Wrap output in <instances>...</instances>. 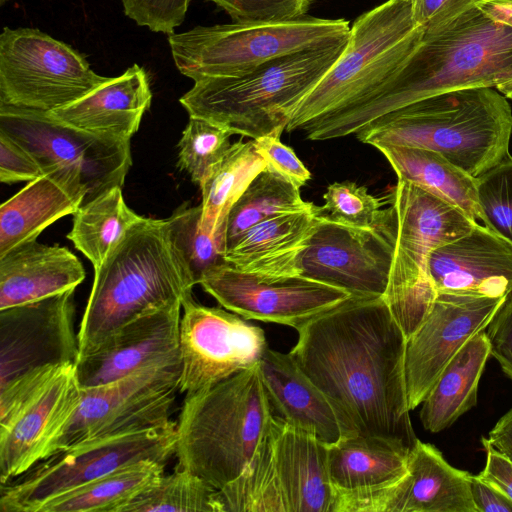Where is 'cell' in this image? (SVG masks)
Masks as SVG:
<instances>
[{
    "instance_id": "ba28073f",
    "label": "cell",
    "mask_w": 512,
    "mask_h": 512,
    "mask_svg": "<svg viewBox=\"0 0 512 512\" xmlns=\"http://www.w3.org/2000/svg\"><path fill=\"white\" fill-rule=\"evenodd\" d=\"M328 450L273 414L250 464L218 490L222 512H334Z\"/></svg>"
},
{
    "instance_id": "e0dca14e",
    "label": "cell",
    "mask_w": 512,
    "mask_h": 512,
    "mask_svg": "<svg viewBox=\"0 0 512 512\" xmlns=\"http://www.w3.org/2000/svg\"><path fill=\"white\" fill-rule=\"evenodd\" d=\"M199 284L222 307L247 320L296 330L351 297L343 288L302 274L264 278L228 263L209 270Z\"/></svg>"
},
{
    "instance_id": "ab89813d",
    "label": "cell",
    "mask_w": 512,
    "mask_h": 512,
    "mask_svg": "<svg viewBox=\"0 0 512 512\" xmlns=\"http://www.w3.org/2000/svg\"><path fill=\"white\" fill-rule=\"evenodd\" d=\"M483 224L512 243V157L477 177Z\"/></svg>"
},
{
    "instance_id": "7c38bea8",
    "label": "cell",
    "mask_w": 512,
    "mask_h": 512,
    "mask_svg": "<svg viewBox=\"0 0 512 512\" xmlns=\"http://www.w3.org/2000/svg\"><path fill=\"white\" fill-rule=\"evenodd\" d=\"M0 131L28 151L44 174L62 171L78 179L84 203L122 187L132 164L130 140L75 128L49 111L0 104Z\"/></svg>"
},
{
    "instance_id": "484cf974",
    "label": "cell",
    "mask_w": 512,
    "mask_h": 512,
    "mask_svg": "<svg viewBox=\"0 0 512 512\" xmlns=\"http://www.w3.org/2000/svg\"><path fill=\"white\" fill-rule=\"evenodd\" d=\"M320 206L273 216L249 229L225 252L231 266L264 278L301 274L303 252L321 221Z\"/></svg>"
},
{
    "instance_id": "277c9868",
    "label": "cell",
    "mask_w": 512,
    "mask_h": 512,
    "mask_svg": "<svg viewBox=\"0 0 512 512\" xmlns=\"http://www.w3.org/2000/svg\"><path fill=\"white\" fill-rule=\"evenodd\" d=\"M512 109L490 87L437 94L413 102L355 134L365 144L422 148L443 155L473 177L509 157Z\"/></svg>"
},
{
    "instance_id": "83f0119b",
    "label": "cell",
    "mask_w": 512,
    "mask_h": 512,
    "mask_svg": "<svg viewBox=\"0 0 512 512\" xmlns=\"http://www.w3.org/2000/svg\"><path fill=\"white\" fill-rule=\"evenodd\" d=\"M86 191L74 176L45 173L0 206V257L16 246L35 240L58 219L74 214Z\"/></svg>"
},
{
    "instance_id": "7a4b0ae2",
    "label": "cell",
    "mask_w": 512,
    "mask_h": 512,
    "mask_svg": "<svg viewBox=\"0 0 512 512\" xmlns=\"http://www.w3.org/2000/svg\"><path fill=\"white\" fill-rule=\"evenodd\" d=\"M512 81V28L476 5L432 29L397 72L356 108L305 129L309 140L355 135L378 118L413 102L469 88Z\"/></svg>"
},
{
    "instance_id": "836d02e7",
    "label": "cell",
    "mask_w": 512,
    "mask_h": 512,
    "mask_svg": "<svg viewBox=\"0 0 512 512\" xmlns=\"http://www.w3.org/2000/svg\"><path fill=\"white\" fill-rule=\"evenodd\" d=\"M300 188L266 166L230 208L225 222V252L253 226L283 213L311 210Z\"/></svg>"
},
{
    "instance_id": "74e56055",
    "label": "cell",
    "mask_w": 512,
    "mask_h": 512,
    "mask_svg": "<svg viewBox=\"0 0 512 512\" xmlns=\"http://www.w3.org/2000/svg\"><path fill=\"white\" fill-rule=\"evenodd\" d=\"M232 135L215 123L190 116L178 143L179 166L200 186L231 146Z\"/></svg>"
},
{
    "instance_id": "8992f818",
    "label": "cell",
    "mask_w": 512,
    "mask_h": 512,
    "mask_svg": "<svg viewBox=\"0 0 512 512\" xmlns=\"http://www.w3.org/2000/svg\"><path fill=\"white\" fill-rule=\"evenodd\" d=\"M348 37L280 56L239 76L197 81L180 103L189 116L232 134L251 139L281 135L301 101L340 57Z\"/></svg>"
},
{
    "instance_id": "816d5d0a",
    "label": "cell",
    "mask_w": 512,
    "mask_h": 512,
    "mask_svg": "<svg viewBox=\"0 0 512 512\" xmlns=\"http://www.w3.org/2000/svg\"><path fill=\"white\" fill-rule=\"evenodd\" d=\"M497 90L506 98L512 99V81L499 86Z\"/></svg>"
},
{
    "instance_id": "ee69618b",
    "label": "cell",
    "mask_w": 512,
    "mask_h": 512,
    "mask_svg": "<svg viewBox=\"0 0 512 512\" xmlns=\"http://www.w3.org/2000/svg\"><path fill=\"white\" fill-rule=\"evenodd\" d=\"M43 174L33 156L0 131V181L5 184L31 182Z\"/></svg>"
},
{
    "instance_id": "d590c367",
    "label": "cell",
    "mask_w": 512,
    "mask_h": 512,
    "mask_svg": "<svg viewBox=\"0 0 512 512\" xmlns=\"http://www.w3.org/2000/svg\"><path fill=\"white\" fill-rule=\"evenodd\" d=\"M201 205H180L165 219L169 237L185 264L194 284H199L212 268L227 263L225 260V223L215 234L201 225Z\"/></svg>"
},
{
    "instance_id": "d6a6232c",
    "label": "cell",
    "mask_w": 512,
    "mask_h": 512,
    "mask_svg": "<svg viewBox=\"0 0 512 512\" xmlns=\"http://www.w3.org/2000/svg\"><path fill=\"white\" fill-rule=\"evenodd\" d=\"M266 166L253 139L232 143L200 185L203 229L215 234L226 222L230 208Z\"/></svg>"
},
{
    "instance_id": "f907efd6",
    "label": "cell",
    "mask_w": 512,
    "mask_h": 512,
    "mask_svg": "<svg viewBox=\"0 0 512 512\" xmlns=\"http://www.w3.org/2000/svg\"><path fill=\"white\" fill-rule=\"evenodd\" d=\"M475 5L493 21L512 28V0H479Z\"/></svg>"
},
{
    "instance_id": "7bdbcfd3",
    "label": "cell",
    "mask_w": 512,
    "mask_h": 512,
    "mask_svg": "<svg viewBox=\"0 0 512 512\" xmlns=\"http://www.w3.org/2000/svg\"><path fill=\"white\" fill-rule=\"evenodd\" d=\"M280 136L269 134L253 139L256 150L268 168L301 188L311 179V173L294 150L281 142Z\"/></svg>"
},
{
    "instance_id": "5bb4252c",
    "label": "cell",
    "mask_w": 512,
    "mask_h": 512,
    "mask_svg": "<svg viewBox=\"0 0 512 512\" xmlns=\"http://www.w3.org/2000/svg\"><path fill=\"white\" fill-rule=\"evenodd\" d=\"M180 375L181 362L164 363L107 384L82 388L79 405L49 455L94 437L174 424L170 415Z\"/></svg>"
},
{
    "instance_id": "9a60e30c",
    "label": "cell",
    "mask_w": 512,
    "mask_h": 512,
    "mask_svg": "<svg viewBox=\"0 0 512 512\" xmlns=\"http://www.w3.org/2000/svg\"><path fill=\"white\" fill-rule=\"evenodd\" d=\"M396 236L397 218L391 204L385 217L368 227L344 224L322 214L300 258V272L343 288L351 296L382 297L389 281Z\"/></svg>"
},
{
    "instance_id": "ac0fdd59",
    "label": "cell",
    "mask_w": 512,
    "mask_h": 512,
    "mask_svg": "<svg viewBox=\"0 0 512 512\" xmlns=\"http://www.w3.org/2000/svg\"><path fill=\"white\" fill-rule=\"evenodd\" d=\"M506 297L438 293L425 320L406 342L405 382L410 411L424 401L464 344L487 328Z\"/></svg>"
},
{
    "instance_id": "cb8c5ba5",
    "label": "cell",
    "mask_w": 512,
    "mask_h": 512,
    "mask_svg": "<svg viewBox=\"0 0 512 512\" xmlns=\"http://www.w3.org/2000/svg\"><path fill=\"white\" fill-rule=\"evenodd\" d=\"M259 367L275 416L328 445L357 434L290 353L267 348Z\"/></svg>"
},
{
    "instance_id": "5b68a950",
    "label": "cell",
    "mask_w": 512,
    "mask_h": 512,
    "mask_svg": "<svg viewBox=\"0 0 512 512\" xmlns=\"http://www.w3.org/2000/svg\"><path fill=\"white\" fill-rule=\"evenodd\" d=\"M272 418L259 362L186 395L176 422V469L222 489L250 464Z\"/></svg>"
},
{
    "instance_id": "9c48e42d",
    "label": "cell",
    "mask_w": 512,
    "mask_h": 512,
    "mask_svg": "<svg viewBox=\"0 0 512 512\" xmlns=\"http://www.w3.org/2000/svg\"><path fill=\"white\" fill-rule=\"evenodd\" d=\"M387 197L396 213L397 236L382 297L409 338L423 323L438 295L429 274L431 253L465 235L478 222L405 180L398 179Z\"/></svg>"
},
{
    "instance_id": "f6af8a7d",
    "label": "cell",
    "mask_w": 512,
    "mask_h": 512,
    "mask_svg": "<svg viewBox=\"0 0 512 512\" xmlns=\"http://www.w3.org/2000/svg\"><path fill=\"white\" fill-rule=\"evenodd\" d=\"M490 355L512 379V292L505 298L487 326Z\"/></svg>"
},
{
    "instance_id": "8d00e7d4",
    "label": "cell",
    "mask_w": 512,
    "mask_h": 512,
    "mask_svg": "<svg viewBox=\"0 0 512 512\" xmlns=\"http://www.w3.org/2000/svg\"><path fill=\"white\" fill-rule=\"evenodd\" d=\"M222 512L218 490L196 474L175 469L125 505L120 512Z\"/></svg>"
},
{
    "instance_id": "7dc6e473",
    "label": "cell",
    "mask_w": 512,
    "mask_h": 512,
    "mask_svg": "<svg viewBox=\"0 0 512 512\" xmlns=\"http://www.w3.org/2000/svg\"><path fill=\"white\" fill-rule=\"evenodd\" d=\"M482 444L486 452V462L478 477L512 501V461L497 451L487 438H482Z\"/></svg>"
},
{
    "instance_id": "603a6c76",
    "label": "cell",
    "mask_w": 512,
    "mask_h": 512,
    "mask_svg": "<svg viewBox=\"0 0 512 512\" xmlns=\"http://www.w3.org/2000/svg\"><path fill=\"white\" fill-rule=\"evenodd\" d=\"M428 268L437 293L506 297L512 292V243L477 223L436 248Z\"/></svg>"
},
{
    "instance_id": "c3c4849f",
    "label": "cell",
    "mask_w": 512,
    "mask_h": 512,
    "mask_svg": "<svg viewBox=\"0 0 512 512\" xmlns=\"http://www.w3.org/2000/svg\"><path fill=\"white\" fill-rule=\"evenodd\" d=\"M470 488L477 512H512V501L478 475H470Z\"/></svg>"
},
{
    "instance_id": "bcb514c9",
    "label": "cell",
    "mask_w": 512,
    "mask_h": 512,
    "mask_svg": "<svg viewBox=\"0 0 512 512\" xmlns=\"http://www.w3.org/2000/svg\"><path fill=\"white\" fill-rule=\"evenodd\" d=\"M417 25L432 29L474 6L479 0H406Z\"/></svg>"
},
{
    "instance_id": "4316f807",
    "label": "cell",
    "mask_w": 512,
    "mask_h": 512,
    "mask_svg": "<svg viewBox=\"0 0 512 512\" xmlns=\"http://www.w3.org/2000/svg\"><path fill=\"white\" fill-rule=\"evenodd\" d=\"M84 279L82 263L68 248L22 243L0 257V310L75 290Z\"/></svg>"
},
{
    "instance_id": "f1b7e54d",
    "label": "cell",
    "mask_w": 512,
    "mask_h": 512,
    "mask_svg": "<svg viewBox=\"0 0 512 512\" xmlns=\"http://www.w3.org/2000/svg\"><path fill=\"white\" fill-rule=\"evenodd\" d=\"M410 451L404 443L382 436L345 437L329 445L328 469L333 488L361 492L390 485L407 472Z\"/></svg>"
},
{
    "instance_id": "f546056e",
    "label": "cell",
    "mask_w": 512,
    "mask_h": 512,
    "mask_svg": "<svg viewBox=\"0 0 512 512\" xmlns=\"http://www.w3.org/2000/svg\"><path fill=\"white\" fill-rule=\"evenodd\" d=\"M490 355L483 330L470 338L441 372L422 402L423 427L437 433L450 427L477 403L479 381Z\"/></svg>"
},
{
    "instance_id": "4fadbf2b",
    "label": "cell",
    "mask_w": 512,
    "mask_h": 512,
    "mask_svg": "<svg viewBox=\"0 0 512 512\" xmlns=\"http://www.w3.org/2000/svg\"><path fill=\"white\" fill-rule=\"evenodd\" d=\"M107 79L95 73L77 50L38 29L3 28L0 104L53 111Z\"/></svg>"
},
{
    "instance_id": "60d3db41",
    "label": "cell",
    "mask_w": 512,
    "mask_h": 512,
    "mask_svg": "<svg viewBox=\"0 0 512 512\" xmlns=\"http://www.w3.org/2000/svg\"><path fill=\"white\" fill-rule=\"evenodd\" d=\"M233 22H283L307 16L314 0H208Z\"/></svg>"
},
{
    "instance_id": "8fae6325",
    "label": "cell",
    "mask_w": 512,
    "mask_h": 512,
    "mask_svg": "<svg viewBox=\"0 0 512 512\" xmlns=\"http://www.w3.org/2000/svg\"><path fill=\"white\" fill-rule=\"evenodd\" d=\"M176 422L136 432L94 437L56 451L1 484V512H38L50 499L141 460L166 464L175 455Z\"/></svg>"
},
{
    "instance_id": "ffe728a7",
    "label": "cell",
    "mask_w": 512,
    "mask_h": 512,
    "mask_svg": "<svg viewBox=\"0 0 512 512\" xmlns=\"http://www.w3.org/2000/svg\"><path fill=\"white\" fill-rule=\"evenodd\" d=\"M74 290L0 310V386L45 366L75 363Z\"/></svg>"
},
{
    "instance_id": "f5cc1de1",
    "label": "cell",
    "mask_w": 512,
    "mask_h": 512,
    "mask_svg": "<svg viewBox=\"0 0 512 512\" xmlns=\"http://www.w3.org/2000/svg\"><path fill=\"white\" fill-rule=\"evenodd\" d=\"M6 1H8V0H0V4H3Z\"/></svg>"
},
{
    "instance_id": "7402d4cb",
    "label": "cell",
    "mask_w": 512,
    "mask_h": 512,
    "mask_svg": "<svg viewBox=\"0 0 512 512\" xmlns=\"http://www.w3.org/2000/svg\"><path fill=\"white\" fill-rule=\"evenodd\" d=\"M181 308L174 304L147 312L79 358L76 372L81 388L107 384L148 366L181 362Z\"/></svg>"
},
{
    "instance_id": "d6986e66",
    "label": "cell",
    "mask_w": 512,
    "mask_h": 512,
    "mask_svg": "<svg viewBox=\"0 0 512 512\" xmlns=\"http://www.w3.org/2000/svg\"><path fill=\"white\" fill-rule=\"evenodd\" d=\"M334 491V512H477L470 474L419 439L408 455L407 472L394 483L369 491Z\"/></svg>"
},
{
    "instance_id": "30bf717a",
    "label": "cell",
    "mask_w": 512,
    "mask_h": 512,
    "mask_svg": "<svg viewBox=\"0 0 512 512\" xmlns=\"http://www.w3.org/2000/svg\"><path fill=\"white\" fill-rule=\"evenodd\" d=\"M350 34L344 19L305 16L283 22L196 26L168 37L174 63L194 82L235 77L280 56L324 45Z\"/></svg>"
},
{
    "instance_id": "44dd1931",
    "label": "cell",
    "mask_w": 512,
    "mask_h": 512,
    "mask_svg": "<svg viewBox=\"0 0 512 512\" xmlns=\"http://www.w3.org/2000/svg\"><path fill=\"white\" fill-rule=\"evenodd\" d=\"M82 388L75 363L54 377L9 420L0 424V483L22 475L49 455L79 405Z\"/></svg>"
},
{
    "instance_id": "e575fe53",
    "label": "cell",
    "mask_w": 512,
    "mask_h": 512,
    "mask_svg": "<svg viewBox=\"0 0 512 512\" xmlns=\"http://www.w3.org/2000/svg\"><path fill=\"white\" fill-rule=\"evenodd\" d=\"M141 219L125 203L122 187H114L78 208L67 238L97 269L126 231Z\"/></svg>"
},
{
    "instance_id": "b9f144b4",
    "label": "cell",
    "mask_w": 512,
    "mask_h": 512,
    "mask_svg": "<svg viewBox=\"0 0 512 512\" xmlns=\"http://www.w3.org/2000/svg\"><path fill=\"white\" fill-rule=\"evenodd\" d=\"M191 0H121L126 16L153 32L174 33Z\"/></svg>"
},
{
    "instance_id": "2e32d148",
    "label": "cell",
    "mask_w": 512,
    "mask_h": 512,
    "mask_svg": "<svg viewBox=\"0 0 512 512\" xmlns=\"http://www.w3.org/2000/svg\"><path fill=\"white\" fill-rule=\"evenodd\" d=\"M182 308L179 392L213 386L258 363L268 348L264 331L234 312L192 297Z\"/></svg>"
},
{
    "instance_id": "f35d334b",
    "label": "cell",
    "mask_w": 512,
    "mask_h": 512,
    "mask_svg": "<svg viewBox=\"0 0 512 512\" xmlns=\"http://www.w3.org/2000/svg\"><path fill=\"white\" fill-rule=\"evenodd\" d=\"M325 201L320 206L323 215L344 224L368 227L380 222L388 208V197L379 198L368 193L367 188L355 182H334L327 187L323 195Z\"/></svg>"
},
{
    "instance_id": "681fc988",
    "label": "cell",
    "mask_w": 512,
    "mask_h": 512,
    "mask_svg": "<svg viewBox=\"0 0 512 512\" xmlns=\"http://www.w3.org/2000/svg\"><path fill=\"white\" fill-rule=\"evenodd\" d=\"M487 440L512 461V408L498 420L489 432Z\"/></svg>"
},
{
    "instance_id": "1f68e13d",
    "label": "cell",
    "mask_w": 512,
    "mask_h": 512,
    "mask_svg": "<svg viewBox=\"0 0 512 512\" xmlns=\"http://www.w3.org/2000/svg\"><path fill=\"white\" fill-rule=\"evenodd\" d=\"M165 464L141 460L56 496L38 512H120L164 475Z\"/></svg>"
},
{
    "instance_id": "52a82bcc",
    "label": "cell",
    "mask_w": 512,
    "mask_h": 512,
    "mask_svg": "<svg viewBox=\"0 0 512 512\" xmlns=\"http://www.w3.org/2000/svg\"><path fill=\"white\" fill-rule=\"evenodd\" d=\"M424 27L406 0H386L350 26L344 51L301 101L285 129H304L342 115L370 99L418 46Z\"/></svg>"
},
{
    "instance_id": "3957f363",
    "label": "cell",
    "mask_w": 512,
    "mask_h": 512,
    "mask_svg": "<svg viewBox=\"0 0 512 512\" xmlns=\"http://www.w3.org/2000/svg\"><path fill=\"white\" fill-rule=\"evenodd\" d=\"M195 286L169 237L165 219L142 217L94 269L78 330V359L137 317L192 297Z\"/></svg>"
},
{
    "instance_id": "d4e9b609",
    "label": "cell",
    "mask_w": 512,
    "mask_h": 512,
    "mask_svg": "<svg viewBox=\"0 0 512 512\" xmlns=\"http://www.w3.org/2000/svg\"><path fill=\"white\" fill-rule=\"evenodd\" d=\"M152 92L144 68L132 65L109 78L75 102L49 111L75 128L112 138L130 140L149 109Z\"/></svg>"
},
{
    "instance_id": "6da1fadb",
    "label": "cell",
    "mask_w": 512,
    "mask_h": 512,
    "mask_svg": "<svg viewBox=\"0 0 512 512\" xmlns=\"http://www.w3.org/2000/svg\"><path fill=\"white\" fill-rule=\"evenodd\" d=\"M289 352L357 434L412 449L407 402V338L383 297L351 296L297 329Z\"/></svg>"
},
{
    "instance_id": "4dcf8cb0",
    "label": "cell",
    "mask_w": 512,
    "mask_h": 512,
    "mask_svg": "<svg viewBox=\"0 0 512 512\" xmlns=\"http://www.w3.org/2000/svg\"><path fill=\"white\" fill-rule=\"evenodd\" d=\"M387 159L399 180H405L454 205L470 219L484 222L477 178L438 152L406 146H374Z\"/></svg>"
}]
</instances>
